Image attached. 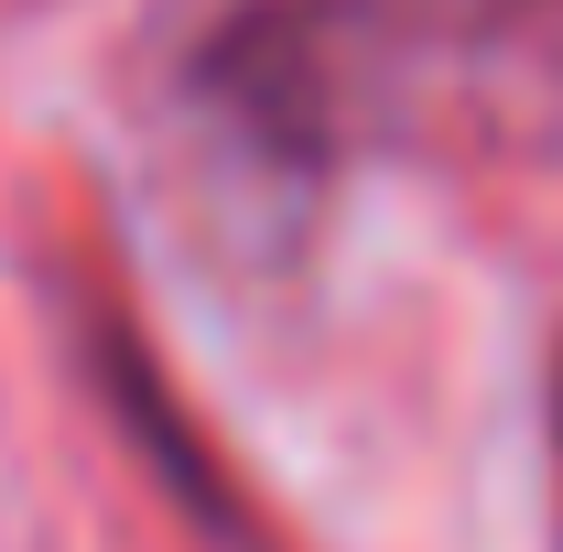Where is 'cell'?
<instances>
[{
	"label": "cell",
	"mask_w": 563,
	"mask_h": 552,
	"mask_svg": "<svg viewBox=\"0 0 563 552\" xmlns=\"http://www.w3.org/2000/svg\"><path fill=\"white\" fill-rule=\"evenodd\" d=\"M196 98L272 174L563 163V0H239Z\"/></svg>",
	"instance_id": "1"
},
{
	"label": "cell",
	"mask_w": 563,
	"mask_h": 552,
	"mask_svg": "<svg viewBox=\"0 0 563 552\" xmlns=\"http://www.w3.org/2000/svg\"><path fill=\"white\" fill-rule=\"evenodd\" d=\"M553 552H563V368H553Z\"/></svg>",
	"instance_id": "2"
}]
</instances>
